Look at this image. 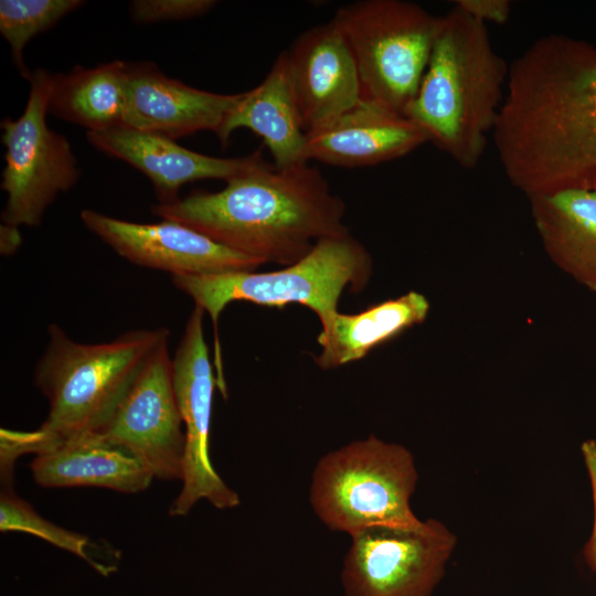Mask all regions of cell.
Instances as JSON below:
<instances>
[{
    "label": "cell",
    "mask_w": 596,
    "mask_h": 596,
    "mask_svg": "<svg viewBox=\"0 0 596 596\" xmlns=\"http://www.w3.org/2000/svg\"><path fill=\"white\" fill-rule=\"evenodd\" d=\"M493 141L526 198L596 189V46L549 34L525 49L510 64Z\"/></svg>",
    "instance_id": "6da1fadb"
},
{
    "label": "cell",
    "mask_w": 596,
    "mask_h": 596,
    "mask_svg": "<svg viewBox=\"0 0 596 596\" xmlns=\"http://www.w3.org/2000/svg\"><path fill=\"white\" fill-rule=\"evenodd\" d=\"M152 213L264 264L288 266L321 238L349 232L344 203L317 167L299 161L277 168L262 152L222 190L157 203Z\"/></svg>",
    "instance_id": "7a4b0ae2"
},
{
    "label": "cell",
    "mask_w": 596,
    "mask_h": 596,
    "mask_svg": "<svg viewBox=\"0 0 596 596\" xmlns=\"http://www.w3.org/2000/svg\"><path fill=\"white\" fill-rule=\"evenodd\" d=\"M34 371V384L49 402L47 417L34 432L1 429V465L28 453H43L68 439L99 433L153 356L169 330H134L95 344L72 340L55 323Z\"/></svg>",
    "instance_id": "3957f363"
},
{
    "label": "cell",
    "mask_w": 596,
    "mask_h": 596,
    "mask_svg": "<svg viewBox=\"0 0 596 596\" xmlns=\"http://www.w3.org/2000/svg\"><path fill=\"white\" fill-rule=\"evenodd\" d=\"M508 76L487 24L454 4L439 15L427 68L405 117L459 167L473 169L498 121Z\"/></svg>",
    "instance_id": "277c9868"
},
{
    "label": "cell",
    "mask_w": 596,
    "mask_h": 596,
    "mask_svg": "<svg viewBox=\"0 0 596 596\" xmlns=\"http://www.w3.org/2000/svg\"><path fill=\"white\" fill-rule=\"evenodd\" d=\"M372 273L366 248L349 232L318 241L312 249L284 269L257 273L240 270L201 276H172V284L207 312L215 333V366L223 381L217 322L232 301L283 308L299 304L323 321L338 311L345 288L359 291Z\"/></svg>",
    "instance_id": "5b68a950"
},
{
    "label": "cell",
    "mask_w": 596,
    "mask_h": 596,
    "mask_svg": "<svg viewBox=\"0 0 596 596\" xmlns=\"http://www.w3.org/2000/svg\"><path fill=\"white\" fill-rule=\"evenodd\" d=\"M417 479L407 448L370 436L319 460L310 503L330 530L349 535L375 524H415L421 520L409 502Z\"/></svg>",
    "instance_id": "8992f818"
},
{
    "label": "cell",
    "mask_w": 596,
    "mask_h": 596,
    "mask_svg": "<svg viewBox=\"0 0 596 596\" xmlns=\"http://www.w3.org/2000/svg\"><path fill=\"white\" fill-rule=\"evenodd\" d=\"M332 19L353 54L363 98L405 116L427 68L439 17L409 1L360 0L340 7Z\"/></svg>",
    "instance_id": "52a82bcc"
},
{
    "label": "cell",
    "mask_w": 596,
    "mask_h": 596,
    "mask_svg": "<svg viewBox=\"0 0 596 596\" xmlns=\"http://www.w3.org/2000/svg\"><path fill=\"white\" fill-rule=\"evenodd\" d=\"M51 74L31 72L23 114L0 125L6 148L1 189L8 195L1 219L7 225L38 226L57 194L68 191L81 174L68 140L46 125Z\"/></svg>",
    "instance_id": "ba28073f"
},
{
    "label": "cell",
    "mask_w": 596,
    "mask_h": 596,
    "mask_svg": "<svg viewBox=\"0 0 596 596\" xmlns=\"http://www.w3.org/2000/svg\"><path fill=\"white\" fill-rule=\"evenodd\" d=\"M350 535L341 571L344 596H432L457 544L455 533L432 518Z\"/></svg>",
    "instance_id": "9c48e42d"
},
{
    "label": "cell",
    "mask_w": 596,
    "mask_h": 596,
    "mask_svg": "<svg viewBox=\"0 0 596 596\" xmlns=\"http://www.w3.org/2000/svg\"><path fill=\"white\" fill-rule=\"evenodd\" d=\"M204 313L202 308L194 307L171 358L173 386L185 433L182 488L169 509L173 517L188 514L202 499L222 510L240 504L238 494L219 476L210 457L212 402L217 379L204 338Z\"/></svg>",
    "instance_id": "30bf717a"
},
{
    "label": "cell",
    "mask_w": 596,
    "mask_h": 596,
    "mask_svg": "<svg viewBox=\"0 0 596 596\" xmlns=\"http://www.w3.org/2000/svg\"><path fill=\"white\" fill-rule=\"evenodd\" d=\"M182 425L166 343L98 434L132 455L153 478L181 480L185 450Z\"/></svg>",
    "instance_id": "8fae6325"
},
{
    "label": "cell",
    "mask_w": 596,
    "mask_h": 596,
    "mask_svg": "<svg viewBox=\"0 0 596 596\" xmlns=\"http://www.w3.org/2000/svg\"><path fill=\"white\" fill-rule=\"evenodd\" d=\"M81 220L125 259L171 276H201L255 270L264 263L224 246L183 224L162 220L135 223L83 210Z\"/></svg>",
    "instance_id": "7c38bea8"
},
{
    "label": "cell",
    "mask_w": 596,
    "mask_h": 596,
    "mask_svg": "<svg viewBox=\"0 0 596 596\" xmlns=\"http://www.w3.org/2000/svg\"><path fill=\"white\" fill-rule=\"evenodd\" d=\"M285 52L306 132L362 100L353 54L333 19L304 31Z\"/></svg>",
    "instance_id": "4fadbf2b"
},
{
    "label": "cell",
    "mask_w": 596,
    "mask_h": 596,
    "mask_svg": "<svg viewBox=\"0 0 596 596\" xmlns=\"http://www.w3.org/2000/svg\"><path fill=\"white\" fill-rule=\"evenodd\" d=\"M125 124L170 139L217 132L243 93L216 94L168 77L150 62L126 63Z\"/></svg>",
    "instance_id": "5bb4252c"
},
{
    "label": "cell",
    "mask_w": 596,
    "mask_h": 596,
    "mask_svg": "<svg viewBox=\"0 0 596 596\" xmlns=\"http://www.w3.org/2000/svg\"><path fill=\"white\" fill-rule=\"evenodd\" d=\"M428 137L411 119L369 99L306 132L305 161L358 168L406 156Z\"/></svg>",
    "instance_id": "9a60e30c"
},
{
    "label": "cell",
    "mask_w": 596,
    "mask_h": 596,
    "mask_svg": "<svg viewBox=\"0 0 596 596\" xmlns=\"http://www.w3.org/2000/svg\"><path fill=\"white\" fill-rule=\"evenodd\" d=\"M92 146L107 156L121 159L147 175L158 203L179 199V189L203 179L225 181L242 173L259 156L257 150L237 158H217L195 152L168 137L120 126L105 131H88Z\"/></svg>",
    "instance_id": "2e32d148"
},
{
    "label": "cell",
    "mask_w": 596,
    "mask_h": 596,
    "mask_svg": "<svg viewBox=\"0 0 596 596\" xmlns=\"http://www.w3.org/2000/svg\"><path fill=\"white\" fill-rule=\"evenodd\" d=\"M30 469L34 481L45 488L99 487L138 493L155 479L132 455L98 433L68 439L35 455Z\"/></svg>",
    "instance_id": "e0dca14e"
},
{
    "label": "cell",
    "mask_w": 596,
    "mask_h": 596,
    "mask_svg": "<svg viewBox=\"0 0 596 596\" xmlns=\"http://www.w3.org/2000/svg\"><path fill=\"white\" fill-rule=\"evenodd\" d=\"M240 128L249 129L263 139L277 168L305 161L302 151L306 131L285 51L277 56L263 82L243 93L215 135L225 147L232 132Z\"/></svg>",
    "instance_id": "ac0fdd59"
},
{
    "label": "cell",
    "mask_w": 596,
    "mask_h": 596,
    "mask_svg": "<svg viewBox=\"0 0 596 596\" xmlns=\"http://www.w3.org/2000/svg\"><path fill=\"white\" fill-rule=\"evenodd\" d=\"M542 245L563 272L596 292V189L529 198Z\"/></svg>",
    "instance_id": "d6986e66"
},
{
    "label": "cell",
    "mask_w": 596,
    "mask_h": 596,
    "mask_svg": "<svg viewBox=\"0 0 596 596\" xmlns=\"http://www.w3.org/2000/svg\"><path fill=\"white\" fill-rule=\"evenodd\" d=\"M430 305L421 292L411 290L397 298L345 315L338 311L321 322L317 341L321 352L315 356L323 369L361 360L375 347L425 321Z\"/></svg>",
    "instance_id": "ffe728a7"
},
{
    "label": "cell",
    "mask_w": 596,
    "mask_h": 596,
    "mask_svg": "<svg viewBox=\"0 0 596 596\" xmlns=\"http://www.w3.org/2000/svg\"><path fill=\"white\" fill-rule=\"evenodd\" d=\"M126 62L113 61L93 68L74 66L51 74L49 114L88 131H105L125 124Z\"/></svg>",
    "instance_id": "44dd1931"
},
{
    "label": "cell",
    "mask_w": 596,
    "mask_h": 596,
    "mask_svg": "<svg viewBox=\"0 0 596 596\" xmlns=\"http://www.w3.org/2000/svg\"><path fill=\"white\" fill-rule=\"evenodd\" d=\"M83 4L81 0L0 1V32L9 43L12 61L24 78L28 79L31 74L23 61L25 44Z\"/></svg>",
    "instance_id": "7402d4cb"
},
{
    "label": "cell",
    "mask_w": 596,
    "mask_h": 596,
    "mask_svg": "<svg viewBox=\"0 0 596 596\" xmlns=\"http://www.w3.org/2000/svg\"><path fill=\"white\" fill-rule=\"evenodd\" d=\"M0 530L31 533L86 561L103 576L115 567L95 562L87 553V535L66 530L41 517L26 501L18 497L12 486H2L0 494Z\"/></svg>",
    "instance_id": "603a6c76"
},
{
    "label": "cell",
    "mask_w": 596,
    "mask_h": 596,
    "mask_svg": "<svg viewBox=\"0 0 596 596\" xmlns=\"http://www.w3.org/2000/svg\"><path fill=\"white\" fill-rule=\"evenodd\" d=\"M214 0H136L130 3V15L136 23L183 20L209 12Z\"/></svg>",
    "instance_id": "cb8c5ba5"
},
{
    "label": "cell",
    "mask_w": 596,
    "mask_h": 596,
    "mask_svg": "<svg viewBox=\"0 0 596 596\" xmlns=\"http://www.w3.org/2000/svg\"><path fill=\"white\" fill-rule=\"evenodd\" d=\"M581 451L588 473L594 504L593 529L584 545L583 556L590 570L596 574V440L587 439L583 441Z\"/></svg>",
    "instance_id": "d4e9b609"
},
{
    "label": "cell",
    "mask_w": 596,
    "mask_h": 596,
    "mask_svg": "<svg viewBox=\"0 0 596 596\" xmlns=\"http://www.w3.org/2000/svg\"><path fill=\"white\" fill-rule=\"evenodd\" d=\"M455 4L482 23H505L511 14L509 0H457Z\"/></svg>",
    "instance_id": "484cf974"
},
{
    "label": "cell",
    "mask_w": 596,
    "mask_h": 596,
    "mask_svg": "<svg viewBox=\"0 0 596 596\" xmlns=\"http://www.w3.org/2000/svg\"><path fill=\"white\" fill-rule=\"evenodd\" d=\"M21 244V236L18 227L2 224L1 225V253L11 254Z\"/></svg>",
    "instance_id": "4316f807"
}]
</instances>
